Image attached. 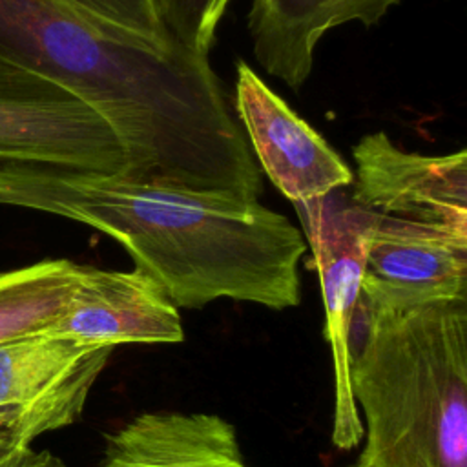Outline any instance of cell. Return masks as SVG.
Masks as SVG:
<instances>
[{"mask_svg":"<svg viewBox=\"0 0 467 467\" xmlns=\"http://www.w3.org/2000/svg\"><path fill=\"white\" fill-rule=\"evenodd\" d=\"M111 352L47 332L0 343V418L15 443L75 423Z\"/></svg>","mask_w":467,"mask_h":467,"instance_id":"5b68a950","label":"cell"},{"mask_svg":"<svg viewBox=\"0 0 467 467\" xmlns=\"http://www.w3.org/2000/svg\"><path fill=\"white\" fill-rule=\"evenodd\" d=\"M77 9L109 26L140 36L159 49H170L179 42L162 22L159 0H66Z\"/></svg>","mask_w":467,"mask_h":467,"instance_id":"4fadbf2b","label":"cell"},{"mask_svg":"<svg viewBox=\"0 0 467 467\" xmlns=\"http://www.w3.org/2000/svg\"><path fill=\"white\" fill-rule=\"evenodd\" d=\"M401 0H254L248 31L254 57L272 77L297 89L310 77L314 49L334 27L378 24Z\"/></svg>","mask_w":467,"mask_h":467,"instance_id":"30bf717a","label":"cell"},{"mask_svg":"<svg viewBox=\"0 0 467 467\" xmlns=\"http://www.w3.org/2000/svg\"><path fill=\"white\" fill-rule=\"evenodd\" d=\"M47 334L89 345L179 343V308L146 272L82 266L80 281L62 317Z\"/></svg>","mask_w":467,"mask_h":467,"instance_id":"9c48e42d","label":"cell"},{"mask_svg":"<svg viewBox=\"0 0 467 467\" xmlns=\"http://www.w3.org/2000/svg\"><path fill=\"white\" fill-rule=\"evenodd\" d=\"M0 162L130 173L128 151L104 117L67 89L4 62Z\"/></svg>","mask_w":467,"mask_h":467,"instance_id":"277c9868","label":"cell"},{"mask_svg":"<svg viewBox=\"0 0 467 467\" xmlns=\"http://www.w3.org/2000/svg\"><path fill=\"white\" fill-rule=\"evenodd\" d=\"M361 299L370 308L467 299V237L378 213L367 246Z\"/></svg>","mask_w":467,"mask_h":467,"instance_id":"ba28073f","label":"cell"},{"mask_svg":"<svg viewBox=\"0 0 467 467\" xmlns=\"http://www.w3.org/2000/svg\"><path fill=\"white\" fill-rule=\"evenodd\" d=\"M99 467H248L235 427L212 412H142L106 436Z\"/></svg>","mask_w":467,"mask_h":467,"instance_id":"8fae6325","label":"cell"},{"mask_svg":"<svg viewBox=\"0 0 467 467\" xmlns=\"http://www.w3.org/2000/svg\"><path fill=\"white\" fill-rule=\"evenodd\" d=\"M348 188L294 202L314 255L327 316L325 337L334 367L332 443L345 451L363 440V423L350 389L352 330L368 237L378 215L356 202Z\"/></svg>","mask_w":467,"mask_h":467,"instance_id":"3957f363","label":"cell"},{"mask_svg":"<svg viewBox=\"0 0 467 467\" xmlns=\"http://www.w3.org/2000/svg\"><path fill=\"white\" fill-rule=\"evenodd\" d=\"M350 467H358V465H356V463H354V465H350Z\"/></svg>","mask_w":467,"mask_h":467,"instance_id":"e0dca14e","label":"cell"},{"mask_svg":"<svg viewBox=\"0 0 467 467\" xmlns=\"http://www.w3.org/2000/svg\"><path fill=\"white\" fill-rule=\"evenodd\" d=\"M9 451H13V449H4V447H0V454H4V452H9Z\"/></svg>","mask_w":467,"mask_h":467,"instance_id":"2e32d148","label":"cell"},{"mask_svg":"<svg viewBox=\"0 0 467 467\" xmlns=\"http://www.w3.org/2000/svg\"><path fill=\"white\" fill-rule=\"evenodd\" d=\"M0 447H4V449H22V447H18L15 443L11 429H9V425L2 418H0Z\"/></svg>","mask_w":467,"mask_h":467,"instance_id":"9a60e30c","label":"cell"},{"mask_svg":"<svg viewBox=\"0 0 467 467\" xmlns=\"http://www.w3.org/2000/svg\"><path fill=\"white\" fill-rule=\"evenodd\" d=\"M0 204L108 234L177 308L235 299L285 310L301 301L305 237L288 217L257 199L49 164L0 162Z\"/></svg>","mask_w":467,"mask_h":467,"instance_id":"6da1fadb","label":"cell"},{"mask_svg":"<svg viewBox=\"0 0 467 467\" xmlns=\"http://www.w3.org/2000/svg\"><path fill=\"white\" fill-rule=\"evenodd\" d=\"M235 113L259 170L292 204L352 184L336 150L244 62L237 66Z\"/></svg>","mask_w":467,"mask_h":467,"instance_id":"52a82bcc","label":"cell"},{"mask_svg":"<svg viewBox=\"0 0 467 467\" xmlns=\"http://www.w3.org/2000/svg\"><path fill=\"white\" fill-rule=\"evenodd\" d=\"M363 306L350 389L358 467H467V299Z\"/></svg>","mask_w":467,"mask_h":467,"instance_id":"7a4b0ae2","label":"cell"},{"mask_svg":"<svg viewBox=\"0 0 467 467\" xmlns=\"http://www.w3.org/2000/svg\"><path fill=\"white\" fill-rule=\"evenodd\" d=\"M82 266L47 259L0 274V343L47 332L66 312Z\"/></svg>","mask_w":467,"mask_h":467,"instance_id":"7c38bea8","label":"cell"},{"mask_svg":"<svg viewBox=\"0 0 467 467\" xmlns=\"http://www.w3.org/2000/svg\"><path fill=\"white\" fill-rule=\"evenodd\" d=\"M350 197L374 213L400 217L467 237V151H403L385 131L354 146Z\"/></svg>","mask_w":467,"mask_h":467,"instance_id":"8992f818","label":"cell"},{"mask_svg":"<svg viewBox=\"0 0 467 467\" xmlns=\"http://www.w3.org/2000/svg\"><path fill=\"white\" fill-rule=\"evenodd\" d=\"M232 0H159L170 35L193 53L206 55Z\"/></svg>","mask_w":467,"mask_h":467,"instance_id":"5bb4252c","label":"cell"}]
</instances>
